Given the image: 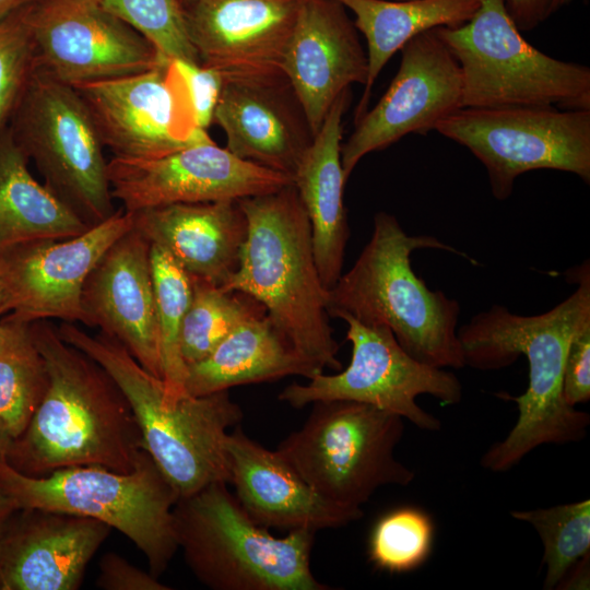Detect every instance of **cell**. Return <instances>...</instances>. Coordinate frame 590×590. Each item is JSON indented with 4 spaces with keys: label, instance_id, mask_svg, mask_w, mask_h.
Wrapping results in <instances>:
<instances>
[{
    "label": "cell",
    "instance_id": "52a82bcc",
    "mask_svg": "<svg viewBox=\"0 0 590 590\" xmlns=\"http://www.w3.org/2000/svg\"><path fill=\"white\" fill-rule=\"evenodd\" d=\"M0 487L17 509L87 517L118 530L143 553L156 578L178 551L173 518L178 495L145 450L130 472L75 465L35 477L3 462Z\"/></svg>",
    "mask_w": 590,
    "mask_h": 590
},
{
    "label": "cell",
    "instance_id": "d4e9b609",
    "mask_svg": "<svg viewBox=\"0 0 590 590\" xmlns=\"http://www.w3.org/2000/svg\"><path fill=\"white\" fill-rule=\"evenodd\" d=\"M351 102V88L332 104L320 129L293 176L311 228L315 261L323 286L330 290L342 274L350 237L343 190L342 118Z\"/></svg>",
    "mask_w": 590,
    "mask_h": 590
},
{
    "label": "cell",
    "instance_id": "4316f807",
    "mask_svg": "<svg viewBox=\"0 0 590 590\" xmlns=\"http://www.w3.org/2000/svg\"><path fill=\"white\" fill-rule=\"evenodd\" d=\"M338 1L353 13L354 25L367 43V80L354 122L367 111L375 81L398 50L425 31L464 24L481 4V0Z\"/></svg>",
    "mask_w": 590,
    "mask_h": 590
},
{
    "label": "cell",
    "instance_id": "6da1fadb",
    "mask_svg": "<svg viewBox=\"0 0 590 590\" xmlns=\"http://www.w3.org/2000/svg\"><path fill=\"white\" fill-rule=\"evenodd\" d=\"M569 278L578 286L546 312L521 316L496 304L458 329L465 366L492 370L511 365L520 355L528 361L527 390L509 397L518 406V420L481 458L488 471H508L541 445L577 442L587 436L590 416L567 404L563 376L573 337L590 323L589 261Z\"/></svg>",
    "mask_w": 590,
    "mask_h": 590
},
{
    "label": "cell",
    "instance_id": "9c48e42d",
    "mask_svg": "<svg viewBox=\"0 0 590 590\" xmlns=\"http://www.w3.org/2000/svg\"><path fill=\"white\" fill-rule=\"evenodd\" d=\"M403 418L346 400L317 401L305 423L276 451L322 497L361 508L381 486H406L414 472L394 450Z\"/></svg>",
    "mask_w": 590,
    "mask_h": 590
},
{
    "label": "cell",
    "instance_id": "7dc6e473",
    "mask_svg": "<svg viewBox=\"0 0 590 590\" xmlns=\"http://www.w3.org/2000/svg\"><path fill=\"white\" fill-rule=\"evenodd\" d=\"M184 1H185V0H182V2H184Z\"/></svg>",
    "mask_w": 590,
    "mask_h": 590
},
{
    "label": "cell",
    "instance_id": "5b68a950",
    "mask_svg": "<svg viewBox=\"0 0 590 590\" xmlns=\"http://www.w3.org/2000/svg\"><path fill=\"white\" fill-rule=\"evenodd\" d=\"M57 328L66 342L96 361L118 385L137 421L143 450L178 498L214 482L229 484L226 438L228 429L243 421V410L228 390L168 400L162 379L114 339L92 335L71 322Z\"/></svg>",
    "mask_w": 590,
    "mask_h": 590
},
{
    "label": "cell",
    "instance_id": "603a6c76",
    "mask_svg": "<svg viewBox=\"0 0 590 590\" xmlns=\"http://www.w3.org/2000/svg\"><path fill=\"white\" fill-rule=\"evenodd\" d=\"M212 122L232 154L292 179L315 137L287 80L224 83Z\"/></svg>",
    "mask_w": 590,
    "mask_h": 590
},
{
    "label": "cell",
    "instance_id": "8992f818",
    "mask_svg": "<svg viewBox=\"0 0 590 590\" xmlns=\"http://www.w3.org/2000/svg\"><path fill=\"white\" fill-rule=\"evenodd\" d=\"M174 529L194 577L213 590H329L310 567L315 533L282 538L257 523L227 488L214 482L178 498Z\"/></svg>",
    "mask_w": 590,
    "mask_h": 590
},
{
    "label": "cell",
    "instance_id": "b9f144b4",
    "mask_svg": "<svg viewBox=\"0 0 590 590\" xmlns=\"http://www.w3.org/2000/svg\"><path fill=\"white\" fill-rule=\"evenodd\" d=\"M36 0H0V22Z\"/></svg>",
    "mask_w": 590,
    "mask_h": 590
},
{
    "label": "cell",
    "instance_id": "5bb4252c",
    "mask_svg": "<svg viewBox=\"0 0 590 590\" xmlns=\"http://www.w3.org/2000/svg\"><path fill=\"white\" fill-rule=\"evenodd\" d=\"M132 226V214L119 208L76 236L35 239L0 251L2 314L10 311L28 323L58 319L84 324V283L104 252Z\"/></svg>",
    "mask_w": 590,
    "mask_h": 590
},
{
    "label": "cell",
    "instance_id": "74e56055",
    "mask_svg": "<svg viewBox=\"0 0 590 590\" xmlns=\"http://www.w3.org/2000/svg\"><path fill=\"white\" fill-rule=\"evenodd\" d=\"M96 586L104 590H169L150 571L133 566L117 553L104 554L98 564Z\"/></svg>",
    "mask_w": 590,
    "mask_h": 590
},
{
    "label": "cell",
    "instance_id": "3957f363",
    "mask_svg": "<svg viewBox=\"0 0 590 590\" xmlns=\"http://www.w3.org/2000/svg\"><path fill=\"white\" fill-rule=\"evenodd\" d=\"M427 248L468 257L433 236L409 235L394 215L378 212L369 241L328 290L327 312L330 318L386 326L415 359L459 369L465 366L457 329L460 306L429 290L411 264V255Z\"/></svg>",
    "mask_w": 590,
    "mask_h": 590
},
{
    "label": "cell",
    "instance_id": "8fae6325",
    "mask_svg": "<svg viewBox=\"0 0 590 590\" xmlns=\"http://www.w3.org/2000/svg\"><path fill=\"white\" fill-rule=\"evenodd\" d=\"M435 131L484 165L497 200L509 198L516 178L535 169L567 172L590 182V109L467 107L440 120Z\"/></svg>",
    "mask_w": 590,
    "mask_h": 590
},
{
    "label": "cell",
    "instance_id": "4dcf8cb0",
    "mask_svg": "<svg viewBox=\"0 0 590 590\" xmlns=\"http://www.w3.org/2000/svg\"><path fill=\"white\" fill-rule=\"evenodd\" d=\"M150 257L164 396L168 400H176L187 393L185 390L187 367L180 353V333L192 296V279L158 246L151 245Z\"/></svg>",
    "mask_w": 590,
    "mask_h": 590
},
{
    "label": "cell",
    "instance_id": "83f0119b",
    "mask_svg": "<svg viewBox=\"0 0 590 590\" xmlns=\"http://www.w3.org/2000/svg\"><path fill=\"white\" fill-rule=\"evenodd\" d=\"M9 125L0 131V251L44 238H69L91 226L28 169Z\"/></svg>",
    "mask_w": 590,
    "mask_h": 590
},
{
    "label": "cell",
    "instance_id": "f35d334b",
    "mask_svg": "<svg viewBox=\"0 0 590 590\" xmlns=\"http://www.w3.org/2000/svg\"><path fill=\"white\" fill-rule=\"evenodd\" d=\"M509 15L518 30L529 32L552 13V0H507Z\"/></svg>",
    "mask_w": 590,
    "mask_h": 590
},
{
    "label": "cell",
    "instance_id": "44dd1931",
    "mask_svg": "<svg viewBox=\"0 0 590 590\" xmlns=\"http://www.w3.org/2000/svg\"><path fill=\"white\" fill-rule=\"evenodd\" d=\"M20 510L0 532V590H76L111 528L76 515Z\"/></svg>",
    "mask_w": 590,
    "mask_h": 590
},
{
    "label": "cell",
    "instance_id": "30bf717a",
    "mask_svg": "<svg viewBox=\"0 0 590 590\" xmlns=\"http://www.w3.org/2000/svg\"><path fill=\"white\" fill-rule=\"evenodd\" d=\"M9 127L44 185L84 223L114 214L105 146L75 87L35 69Z\"/></svg>",
    "mask_w": 590,
    "mask_h": 590
},
{
    "label": "cell",
    "instance_id": "2e32d148",
    "mask_svg": "<svg viewBox=\"0 0 590 590\" xmlns=\"http://www.w3.org/2000/svg\"><path fill=\"white\" fill-rule=\"evenodd\" d=\"M114 200L127 212L174 204L239 200L293 184L284 174L240 160L210 138L149 160L108 161Z\"/></svg>",
    "mask_w": 590,
    "mask_h": 590
},
{
    "label": "cell",
    "instance_id": "f1b7e54d",
    "mask_svg": "<svg viewBox=\"0 0 590 590\" xmlns=\"http://www.w3.org/2000/svg\"><path fill=\"white\" fill-rule=\"evenodd\" d=\"M0 339V423L13 439L26 428L49 384L31 323L8 317Z\"/></svg>",
    "mask_w": 590,
    "mask_h": 590
},
{
    "label": "cell",
    "instance_id": "d590c367",
    "mask_svg": "<svg viewBox=\"0 0 590 590\" xmlns=\"http://www.w3.org/2000/svg\"><path fill=\"white\" fill-rule=\"evenodd\" d=\"M185 87L187 99L199 128L208 129L219 101L223 79L213 70L182 60L172 61Z\"/></svg>",
    "mask_w": 590,
    "mask_h": 590
},
{
    "label": "cell",
    "instance_id": "484cf974",
    "mask_svg": "<svg viewBox=\"0 0 590 590\" xmlns=\"http://www.w3.org/2000/svg\"><path fill=\"white\" fill-rule=\"evenodd\" d=\"M321 373L323 368L306 358L266 314L239 326L205 358L187 366L185 390L204 396L287 376L311 379Z\"/></svg>",
    "mask_w": 590,
    "mask_h": 590
},
{
    "label": "cell",
    "instance_id": "ab89813d",
    "mask_svg": "<svg viewBox=\"0 0 590 590\" xmlns=\"http://www.w3.org/2000/svg\"><path fill=\"white\" fill-rule=\"evenodd\" d=\"M589 585V554L582 557L565 576L557 588L585 589Z\"/></svg>",
    "mask_w": 590,
    "mask_h": 590
},
{
    "label": "cell",
    "instance_id": "d6a6232c",
    "mask_svg": "<svg viewBox=\"0 0 590 590\" xmlns=\"http://www.w3.org/2000/svg\"><path fill=\"white\" fill-rule=\"evenodd\" d=\"M434 527L425 512L400 507L384 515L374 526L368 543L373 564L389 573L410 571L428 557Z\"/></svg>",
    "mask_w": 590,
    "mask_h": 590
},
{
    "label": "cell",
    "instance_id": "277c9868",
    "mask_svg": "<svg viewBox=\"0 0 590 590\" xmlns=\"http://www.w3.org/2000/svg\"><path fill=\"white\" fill-rule=\"evenodd\" d=\"M248 229L237 270L222 287L249 294L309 361L339 370L328 290L315 261L311 228L294 184L239 199Z\"/></svg>",
    "mask_w": 590,
    "mask_h": 590
},
{
    "label": "cell",
    "instance_id": "d6986e66",
    "mask_svg": "<svg viewBox=\"0 0 590 590\" xmlns=\"http://www.w3.org/2000/svg\"><path fill=\"white\" fill-rule=\"evenodd\" d=\"M151 244L133 226L90 272L82 291L84 324L120 343L150 374L162 379Z\"/></svg>",
    "mask_w": 590,
    "mask_h": 590
},
{
    "label": "cell",
    "instance_id": "1f68e13d",
    "mask_svg": "<svg viewBox=\"0 0 590 590\" xmlns=\"http://www.w3.org/2000/svg\"><path fill=\"white\" fill-rule=\"evenodd\" d=\"M539 534L544 553V589H555L567 573L590 554V499L531 510H512Z\"/></svg>",
    "mask_w": 590,
    "mask_h": 590
},
{
    "label": "cell",
    "instance_id": "e575fe53",
    "mask_svg": "<svg viewBox=\"0 0 590 590\" xmlns=\"http://www.w3.org/2000/svg\"><path fill=\"white\" fill-rule=\"evenodd\" d=\"M27 7L0 22V131L9 125L36 69Z\"/></svg>",
    "mask_w": 590,
    "mask_h": 590
},
{
    "label": "cell",
    "instance_id": "ac0fdd59",
    "mask_svg": "<svg viewBox=\"0 0 590 590\" xmlns=\"http://www.w3.org/2000/svg\"><path fill=\"white\" fill-rule=\"evenodd\" d=\"M300 0H185L199 64L224 83L285 81L283 60Z\"/></svg>",
    "mask_w": 590,
    "mask_h": 590
},
{
    "label": "cell",
    "instance_id": "ba28073f",
    "mask_svg": "<svg viewBox=\"0 0 590 590\" xmlns=\"http://www.w3.org/2000/svg\"><path fill=\"white\" fill-rule=\"evenodd\" d=\"M506 1L481 0L464 24L435 28L459 63L462 108L590 109V68L531 46Z\"/></svg>",
    "mask_w": 590,
    "mask_h": 590
},
{
    "label": "cell",
    "instance_id": "ffe728a7",
    "mask_svg": "<svg viewBox=\"0 0 590 590\" xmlns=\"http://www.w3.org/2000/svg\"><path fill=\"white\" fill-rule=\"evenodd\" d=\"M283 72L315 134L344 91L354 83L365 85L367 52L342 3L300 0Z\"/></svg>",
    "mask_w": 590,
    "mask_h": 590
},
{
    "label": "cell",
    "instance_id": "f6af8a7d",
    "mask_svg": "<svg viewBox=\"0 0 590 590\" xmlns=\"http://www.w3.org/2000/svg\"><path fill=\"white\" fill-rule=\"evenodd\" d=\"M2 315V310H1V307H0V317ZM3 333V321L0 319V339H1V335Z\"/></svg>",
    "mask_w": 590,
    "mask_h": 590
},
{
    "label": "cell",
    "instance_id": "bcb514c9",
    "mask_svg": "<svg viewBox=\"0 0 590 590\" xmlns=\"http://www.w3.org/2000/svg\"><path fill=\"white\" fill-rule=\"evenodd\" d=\"M396 1H403V0H396Z\"/></svg>",
    "mask_w": 590,
    "mask_h": 590
},
{
    "label": "cell",
    "instance_id": "7c38bea8",
    "mask_svg": "<svg viewBox=\"0 0 590 590\" xmlns=\"http://www.w3.org/2000/svg\"><path fill=\"white\" fill-rule=\"evenodd\" d=\"M346 339L352 345L347 367L334 375L323 373L307 384H292L279 400L300 409L317 401L346 400L376 406L408 420L425 430H438L441 423L423 410L416 398L429 394L445 404L462 399L460 380L445 368L412 357L386 326H366L350 317Z\"/></svg>",
    "mask_w": 590,
    "mask_h": 590
},
{
    "label": "cell",
    "instance_id": "836d02e7",
    "mask_svg": "<svg viewBox=\"0 0 590 590\" xmlns=\"http://www.w3.org/2000/svg\"><path fill=\"white\" fill-rule=\"evenodd\" d=\"M110 13L146 38L167 61L198 63L182 0H98Z\"/></svg>",
    "mask_w": 590,
    "mask_h": 590
},
{
    "label": "cell",
    "instance_id": "7a4b0ae2",
    "mask_svg": "<svg viewBox=\"0 0 590 590\" xmlns=\"http://www.w3.org/2000/svg\"><path fill=\"white\" fill-rule=\"evenodd\" d=\"M31 332L49 384L26 428L12 440L7 463L35 477L75 465L132 471L142 439L118 385L49 320L32 322Z\"/></svg>",
    "mask_w": 590,
    "mask_h": 590
},
{
    "label": "cell",
    "instance_id": "7bdbcfd3",
    "mask_svg": "<svg viewBox=\"0 0 590 590\" xmlns=\"http://www.w3.org/2000/svg\"><path fill=\"white\" fill-rule=\"evenodd\" d=\"M12 438L9 436L2 424L0 423V464L7 462Z\"/></svg>",
    "mask_w": 590,
    "mask_h": 590
},
{
    "label": "cell",
    "instance_id": "e0dca14e",
    "mask_svg": "<svg viewBox=\"0 0 590 590\" xmlns=\"http://www.w3.org/2000/svg\"><path fill=\"white\" fill-rule=\"evenodd\" d=\"M461 97L459 63L435 28L410 39L401 48L400 67L388 90L342 144L345 181L365 155L410 133L435 130L440 120L462 108Z\"/></svg>",
    "mask_w": 590,
    "mask_h": 590
},
{
    "label": "cell",
    "instance_id": "4fadbf2b",
    "mask_svg": "<svg viewBox=\"0 0 590 590\" xmlns=\"http://www.w3.org/2000/svg\"><path fill=\"white\" fill-rule=\"evenodd\" d=\"M26 12L36 69L70 86L142 72L167 61L98 0H36Z\"/></svg>",
    "mask_w": 590,
    "mask_h": 590
},
{
    "label": "cell",
    "instance_id": "8d00e7d4",
    "mask_svg": "<svg viewBox=\"0 0 590 590\" xmlns=\"http://www.w3.org/2000/svg\"><path fill=\"white\" fill-rule=\"evenodd\" d=\"M563 396L576 406L590 400V323L571 339L564 366Z\"/></svg>",
    "mask_w": 590,
    "mask_h": 590
},
{
    "label": "cell",
    "instance_id": "7402d4cb",
    "mask_svg": "<svg viewBox=\"0 0 590 590\" xmlns=\"http://www.w3.org/2000/svg\"><path fill=\"white\" fill-rule=\"evenodd\" d=\"M229 484L246 512L270 529L338 528L359 519L361 508L334 504L319 495L275 450L250 438L239 426L226 438Z\"/></svg>",
    "mask_w": 590,
    "mask_h": 590
},
{
    "label": "cell",
    "instance_id": "ee69618b",
    "mask_svg": "<svg viewBox=\"0 0 590 590\" xmlns=\"http://www.w3.org/2000/svg\"><path fill=\"white\" fill-rule=\"evenodd\" d=\"M571 1L574 0H552L553 13L557 11L558 9H560L562 7L569 4ZM583 1L587 2V0H583Z\"/></svg>",
    "mask_w": 590,
    "mask_h": 590
},
{
    "label": "cell",
    "instance_id": "cb8c5ba5",
    "mask_svg": "<svg viewBox=\"0 0 590 590\" xmlns=\"http://www.w3.org/2000/svg\"><path fill=\"white\" fill-rule=\"evenodd\" d=\"M131 214L133 227L191 278L222 286L237 270L248 229L239 200L174 203Z\"/></svg>",
    "mask_w": 590,
    "mask_h": 590
},
{
    "label": "cell",
    "instance_id": "f546056e",
    "mask_svg": "<svg viewBox=\"0 0 590 590\" xmlns=\"http://www.w3.org/2000/svg\"><path fill=\"white\" fill-rule=\"evenodd\" d=\"M191 279L192 296L180 333L186 367L205 358L239 326L267 314L264 306L247 293Z\"/></svg>",
    "mask_w": 590,
    "mask_h": 590
},
{
    "label": "cell",
    "instance_id": "9a60e30c",
    "mask_svg": "<svg viewBox=\"0 0 590 590\" xmlns=\"http://www.w3.org/2000/svg\"><path fill=\"white\" fill-rule=\"evenodd\" d=\"M113 157H160L209 137L192 116L172 61L75 87Z\"/></svg>",
    "mask_w": 590,
    "mask_h": 590
},
{
    "label": "cell",
    "instance_id": "60d3db41",
    "mask_svg": "<svg viewBox=\"0 0 590 590\" xmlns=\"http://www.w3.org/2000/svg\"><path fill=\"white\" fill-rule=\"evenodd\" d=\"M17 510L14 502L0 487V532Z\"/></svg>",
    "mask_w": 590,
    "mask_h": 590
}]
</instances>
